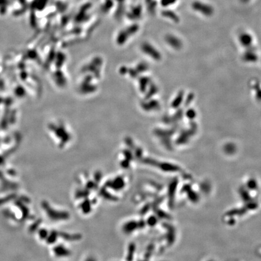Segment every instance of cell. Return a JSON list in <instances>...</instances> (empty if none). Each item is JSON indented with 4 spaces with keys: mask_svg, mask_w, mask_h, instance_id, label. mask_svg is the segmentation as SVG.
<instances>
[{
    "mask_svg": "<svg viewBox=\"0 0 261 261\" xmlns=\"http://www.w3.org/2000/svg\"><path fill=\"white\" fill-rule=\"evenodd\" d=\"M191 7L193 10L207 17L212 16L214 13V9L210 4L197 0L192 3Z\"/></svg>",
    "mask_w": 261,
    "mask_h": 261,
    "instance_id": "6da1fadb",
    "label": "cell"
},
{
    "mask_svg": "<svg viewBox=\"0 0 261 261\" xmlns=\"http://www.w3.org/2000/svg\"><path fill=\"white\" fill-rule=\"evenodd\" d=\"M142 49L145 53L150 57H151L153 59L156 61H159L162 57L160 53L151 44L148 43H144L142 46Z\"/></svg>",
    "mask_w": 261,
    "mask_h": 261,
    "instance_id": "7a4b0ae2",
    "label": "cell"
},
{
    "mask_svg": "<svg viewBox=\"0 0 261 261\" xmlns=\"http://www.w3.org/2000/svg\"><path fill=\"white\" fill-rule=\"evenodd\" d=\"M166 41L174 49L179 50L183 47V43L182 40L175 35H167L166 36Z\"/></svg>",
    "mask_w": 261,
    "mask_h": 261,
    "instance_id": "3957f363",
    "label": "cell"
},
{
    "mask_svg": "<svg viewBox=\"0 0 261 261\" xmlns=\"http://www.w3.org/2000/svg\"><path fill=\"white\" fill-rule=\"evenodd\" d=\"M240 44L245 47H250L253 42V37L251 35L247 32H243L239 36Z\"/></svg>",
    "mask_w": 261,
    "mask_h": 261,
    "instance_id": "277c9868",
    "label": "cell"
},
{
    "mask_svg": "<svg viewBox=\"0 0 261 261\" xmlns=\"http://www.w3.org/2000/svg\"><path fill=\"white\" fill-rule=\"evenodd\" d=\"M243 59L245 62H256L258 56L256 53L252 49L247 50L243 56Z\"/></svg>",
    "mask_w": 261,
    "mask_h": 261,
    "instance_id": "5b68a950",
    "label": "cell"
},
{
    "mask_svg": "<svg viewBox=\"0 0 261 261\" xmlns=\"http://www.w3.org/2000/svg\"><path fill=\"white\" fill-rule=\"evenodd\" d=\"M184 99V93L183 91H180L178 93V94L176 96L175 99L172 101V107L174 108H178L181 104H182Z\"/></svg>",
    "mask_w": 261,
    "mask_h": 261,
    "instance_id": "8992f818",
    "label": "cell"
},
{
    "mask_svg": "<svg viewBox=\"0 0 261 261\" xmlns=\"http://www.w3.org/2000/svg\"><path fill=\"white\" fill-rule=\"evenodd\" d=\"M163 14L164 16L171 19L172 21H173L175 23H178L179 21V17L177 16V15L175 13H174L172 11L166 10V11H165L163 13Z\"/></svg>",
    "mask_w": 261,
    "mask_h": 261,
    "instance_id": "52a82bcc",
    "label": "cell"
},
{
    "mask_svg": "<svg viewBox=\"0 0 261 261\" xmlns=\"http://www.w3.org/2000/svg\"><path fill=\"white\" fill-rule=\"evenodd\" d=\"M253 89L255 91V96L257 100L261 101V88L259 87V85L255 82L253 86Z\"/></svg>",
    "mask_w": 261,
    "mask_h": 261,
    "instance_id": "ba28073f",
    "label": "cell"
},
{
    "mask_svg": "<svg viewBox=\"0 0 261 261\" xmlns=\"http://www.w3.org/2000/svg\"><path fill=\"white\" fill-rule=\"evenodd\" d=\"M176 0H162V3L163 6H168L174 4L176 2Z\"/></svg>",
    "mask_w": 261,
    "mask_h": 261,
    "instance_id": "9c48e42d",
    "label": "cell"
},
{
    "mask_svg": "<svg viewBox=\"0 0 261 261\" xmlns=\"http://www.w3.org/2000/svg\"><path fill=\"white\" fill-rule=\"evenodd\" d=\"M196 115L195 111L193 109H190L187 112V116L189 118H194Z\"/></svg>",
    "mask_w": 261,
    "mask_h": 261,
    "instance_id": "30bf717a",
    "label": "cell"
},
{
    "mask_svg": "<svg viewBox=\"0 0 261 261\" xmlns=\"http://www.w3.org/2000/svg\"><path fill=\"white\" fill-rule=\"evenodd\" d=\"M239 1H240V2H241L243 4H246V3H249L251 0H239Z\"/></svg>",
    "mask_w": 261,
    "mask_h": 261,
    "instance_id": "8fae6325",
    "label": "cell"
}]
</instances>
